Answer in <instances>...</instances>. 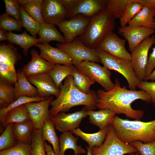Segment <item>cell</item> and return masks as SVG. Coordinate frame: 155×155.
I'll list each match as a JSON object with an SVG mask.
<instances>
[{"label":"cell","instance_id":"cell-50","mask_svg":"<svg viewBox=\"0 0 155 155\" xmlns=\"http://www.w3.org/2000/svg\"><path fill=\"white\" fill-rule=\"evenodd\" d=\"M44 146L46 155H56L51 146L45 142Z\"/></svg>","mask_w":155,"mask_h":155},{"label":"cell","instance_id":"cell-36","mask_svg":"<svg viewBox=\"0 0 155 155\" xmlns=\"http://www.w3.org/2000/svg\"><path fill=\"white\" fill-rule=\"evenodd\" d=\"M132 0H108L105 9L115 19H120L123 14L127 5Z\"/></svg>","mask_w":155,"mask_h":155},{"label":"cell","instance_id":"cell-26","mask_svg":"<svg viewBox=\"0 0 155 155\" xmlns=\"http://www.w3.org/2000/svg\"><path fill=\"white\" fill-rule=\"evenodd\" d=\"M71 131L62 133L59 139L60 153L59 155H64L65 151L71 149L76 154H85L86 150L77 144L78 138H75Z\"/></svg>","mask_w":155,"mask_h":155},{"label":"cell","instance_id":"cell-54","mask_svg":"<svg viewBox=\"0 0 155 155\" xmlns=\"http://www.w3.org/2000/svg\"><path fill=\"white\" fill-rule=\"evenodd\" d=\"M129 155H140L139 153L137 152L135 153H132L129 154Z\"/></svg>","mask_w":155,"mask_h":155},{"label":"cell","instance_id":"cell-35","mask_svg":"<svg viewBox=\"0 0 155 155\" xmlns=\"http://www.w3.org/2000/svg\"><path fill=\"white\" fill-rule=\"evenodd\" d=\"M15 100L14 87L0 80V108L6 107Z\"/></svg>","mask_w":155,"mask_h":155},{"label":"cell","instance_id":"cell-25","mask_svg":"<svg viewBox=\"0 0 155 155\" xmlns=\"http://www.w3.org/2000/svg\"><path fill=\"white\" fill-rule=\"evenodd\" d=\"M107 127L100 129L97 132L92 133H85L79 128L73 130L71 132L80 137L88 143L89 147L92 148L99 147L102 144L106 136Z\"/></svg>","mask_w":155,"mask_h":155},{"label":"cell","instance_id":"cell-28","mask_svg":"<svg viewBox=\"0 0 155 155\" xmlns=\"http://www.w3.org/2000/svg\"><path fill=\"white\" fill-rule=\"evenodd\" d=\"M30 120L25 104L9 111L0 122L4 127H5L10 124L19 123Z\"/></svg>","mask_w":155,"mask_h":155},{"label":"cell","instance_id":"cell-6","mask_svg":"<svg viewBox=\"0 0 155 155\" xmlns=\"http://www.w3.org/2000/svg\"><path fill=\"white\" fill-rule=\"evenodd\" d=\"M91 148L93 155H124L137 152L133 146L119 138L111 125L108 127L106 136L102 144Z\"/></svg>","mask_w":155,"mask_h":155},{"label":"cell","instance_id":"cell-15","mask_svg":"<svg viewBox=\"0 0 155 155\" xmlns=\"http://www.w3.org/2000/svg\"><path fill=\"white\" fill-rule=\"evenodd\" d=\"M155 32L154 29L129 25L118 29V33L127 41L129 50L131 52Z\"/></svg>","mask_w":155,"mask_h":155},{"label":"cell","instance_id":"cell-12","mask_svg":"<svg viewBox=\"0 0 155 155\" xmlns=\"http://www.w3.org/2000/svg\"><path fill=\"white\" fill-rule=\"evenodd\" d=\"M53 98L52 96L43 100L25 104L35 129H41L45 122L50 119L49 107Z\"/></svg>","mask_w":155,"mask_h":155},{"label":"cell","instance_id":"cell-47","mask_svg":"<svg viewBox=\"0 0 155 155\" xmlns=\"http://www.w3.org/2000/svg\"><path fill=\"white\" fill-rule=\"evenodd\" d=\"M154 44V47L150 55L146 65V71L148 74H150L155 68V39Z\"/></svg>","mask_w":155,"mask_h":155},{"label":"cell","instance_id":"cell-21","mask_svg":"<svg viewBox=\"0 0 155 155\" xmlns=\"http://www.w3.org/2000/svg\"><path fill=\"white\" fill-rule=\"evenodd\" d=\"M88 115L89 116L90 123L99 127L100 129L107 127L116 114L113 111L108 109H101L95 111L88 110Z\"/></svg>","mask_w":155,"mask_h":155},{"label":"cell","instance_id":"cell-29","mask_svg":"<svg viewBox=\"0 0 155 155\" xmlns=\"http://www.w3.org/2000/svg\"><path fill=\"white\" fill-rule=\"evenodd\" d=\"M21 59V55L12 43L0 45V64L8 65L15 68V65Z\"/></svg>","mask_w":155,"mask_h":155},{"label":"cell","instance_id":"cell-43","mask_svg":"<svg viewBox=\"0 0 155 155\" xmlns=\"http://www.w3.org/2000/svg\"><path fill=\"white\" fill-rule=\"evenodd\" d=\"M0 155H32L30 144L18 142L14 146L0 151Z\"/></svg>","mask_w":155,"mask_h":155},{"label":"cell","instance_id":"cell-7","mask_svg":"<svg viewBox=\"0 0 155 155\" xmlns=\"http://www.w3.org/2000/svg\"><path fill=\"white\" fill-rule=\"evenodd\" d=\"M56 46L57 48L69 55L73 65L85 61L100 62L96 49L87 47L80 40H74L68 43H58Z\"/></svg>","mask_w":155,"mask_h":155},{"label":"cell","instance_id":"cell-31","mask_svg":"<svg viewBox=\"0 0 155 155\" xmlns=\"http://www.w3.org/2000/svg\"><path fill=\"white\" fill-rule=\"evenodd\" d=\"M74 67L73 65L55 64L47 72L51 76L56 86L59 88L63 81L72 74Z\"/></svg>","mask_w":155,"mask_h":155},{"label":"cell","instance_id":"cell-8","mask_svg":"<svg viewBox=\"0 0 155 155\" xmlns=\"http://www.w3.org/2000/svg\"><path fill=\"white\" fill-rule=\"evenodd\" d=\"M78 70L100 85L105 91H108L115 86L111 79L110 71L96 63L88 61H82L74 65Z\"/></svg>","mask_w":155,"mask_h":155},{"label":"cell","instance_id":"cell-30","mask_svg":"<svg viewBox=\"0 0 155 155\" xmlns=\"http://www.w3.org/2000/svg\"><path fill=\"white\" fill-rule=\"evenodd\" d=\"M54 123L51 119L46 121L41 130L42 138L44 141L47 140L52 146L56 155H59L60 147L59 139L55 131Z\"/></svg>","mask_w":155,"mask_h":155},{"label":"cell","instance_id":"cell-37","mask_svg":"<svg viewBox=\"0 0 155 155\" xmlns=\"http://www.w3.org/2000/svg\"><path fill=\"white\" fill-rule=\"evenodd\" d=\"M41 129H34L30 143L32 155H46Z\"/></svg>","mask_w":155,"mask_h":155},{"label":"cell","instance_id":"cell-24","mask_svg":"<svg viewBox=\"0 0 155 155\" xmlns=\"http://www.w3.org/2000/svg\"><path fill=\"white\" fill-rule=\"evenodd\" d=\"M43 44H49L51 41H55L61 43H66L63 36L58 31L54 25L44 23L41 24L38 33Z\"/></svg>","mask_w":155,"mask_h":155},{"label":"cell","instance_id":"cell-32","mask_svg":"<svg viewBox=\"0 0 155 155\" xmlns=\"http://www.w3.org/2000/svg\"><path fill=\"white\" fill-rule=\"evenodd\" d=\"M71 75L75 86L79 89L86 94L91 92L92 90H90V88L95 83L94 80L75 66Z\"/></svg>","mask_w":155,"mask_h":155},{"label":"cell","instance_id":"cell-48","mask_svg":"<svg viewBox=\"0 0 155 155\" xmlns=\"http://www.w3.org/2000/svg\"><path fill=\"white\" fill-rule=\"evenodd\" d=\"M80 1V0H60L66 10L67 14L75 8Z\"/></svg>","mask_w":155,"mask_h":155},{"label":"cell","instance_id":"cell-11","mask_svg":"<svg viewBox=\"0 0 155 155\" xmlns=\"http://www.w3.org/2000/svg\"><path fill=\"white\" fill-rule=\"evenodd\" d=\"M88 110L85 106L81 110L72 113H59L50 119L57 130L62 133L71 131L78 128L83 119L88 116Z\"/></svg>","mask_w":155,"mask_h":155},{"label":"cell","instance_id":"cell-16","mask_svg":"<svg viewBox=\"0 0 155 155\" xmlns=\"http://www.w3.org/2000/svg\"><path fill=\"white\" fill-rule=\"evenodd\" d=\"M27 78L29 82L36 87L39 96L47 98L54 96L57 98L59 95L60 89L56 86L47 73Z\"/></svg>","mask_w":155,"mask_h":155},{"label":"cell","instance_id":"cell-41","mask_svg":"<svg viewBox=\"0 0 155 155\" xmlns=\"http://www.w3.org/2000/svg\"><path fill=\"white\" fill-rule=\"evenodd\" d=\"M22 27L21 21L11 17L5 13L0 16V28L9 32L15 30L20 32Z\"/></svg>","mask_w":155,"mask_h":155},{"label":"cell","instance_id":"cell-27","mask_svg":"<svg viewBox=\"0 0 155 155\" xmlns=\"http://www.w3.org/2000/svg\"><path fill=\"white\" fill-rule=\"evenodd\" d=\"M13 131L18 142L30 144L34 127L31 120L13 124Z\"/></svg>","mask_w":155,"mask_h":155},{"label":"cell","instance_id":"cell-1","mask_svg":"<svg viewBox=\"0 0 155 155\" xmlns=\"http://www.w3.org/2000/svg\"><path fill=\"white\" fill-rule=\"evenodd\" d=\"M97 107L100 109H108L116 114H122L127 117L140 120L144 114L143 111L133 109L131 104L137 100L147 103L151 101L150 96L144 91L128 90L121 87L117 79L115 81L114 88L108 91L102 89L97 91Z\"/></svg>","mask_w":155,"mask_h":155},{"label":"cell","instance_id":"cell-9","mask_svg":"<svg viewBox=\"0 0 155 155\" xmlns=\"http://www.w3.org/2000/svg\"><path fill=\"white\" fill-rule=\"evenodd\" d=\"M155 39L154 35L148 37L131 52L132 67L137 77L140 81H144L146 77L148 52L154 43Z\"/></svg>","mask_w":155,"mask_h":155},{"label":"cell","instance_id":"cell-55","mask_svg":"<svg viewBox=\"0 0 155 155\" xmlns=\"http://www.w3.org/2000/svg\"><path fill=\"white\" fill-rule=\"evenodd\" d=\"M154 30L155 32V17L154 18Z\"/></svg>","mask_w":155,"mask_h":155},{"label":"cell","instance_id":"cell-4","mask_svg":"<svg viewBox=\"0 0 155 155\" xmlns=\"http://www.w3.org/2000/svg\"><path fill=\"white\" fill-rule=\"evenodd\" d=\"M115 19L105 9L91 18L86 31L79 40L87 47L96 49L106 36L115 29Z\"/></svg>","mask_w":155,"mask_h":155},{"label":"cell","instance_id":"cell-38","mask_svg":"<svg viewBox=\"0 0 155 155\" xmlns=\"http://www.w3.org/2000/svg\"><path fill=\"white\" fill-rule=\"evenodd\" d=\"M47 98L40 96L31 97L24 96H21L6 107L0 109V121H1L7 113L11 110L26 104L44 100Z\"/></svg>","mask_w":155,"mask_h":155},{"label":"cell","instance_id":"cell-52","mask_svg":"<svg viewBox=\"0 0 155 155\" xmlns=\"http://www.w3.org/2000/svg\"><path fill=\"white\" fill-rule=\"evenodd\" d=\"M150 80L152 81H155V68L152 72L148 76L146 77L144 81Z\"/></svg>","mask_w":155,"mask_h":155},{"label":"cell","instance_id":"cell-18","mask_svg":"<svg viewBox=\"0 0 155 155\" xmlns=\"http://www.w3.org/2000/svg\"><path fill=\"white\" fill-rule=\"evenodd\" d=\"M30 53L31 60L24 66L22 70L26 77L47 73L55 65L41 57L34 49H32Z\"/></svg>","mask_w":155,"mask_h":155},{"label":"cell","instance_id":"cell-17","mask_svg":"<svg viewBox=\"0 0 155 155\" xmlns=\"http://www.w3.org/2000/svg\"><path fill=\"white\" fill-rule=\"evenodd\" d=\"M108 1L106 0H80L75 8L67 14V18L69 19L78 15L91 18L105 9Z\"/></svg>","mask_w":155,"mask_h":155},{"label":"cell","instance_id":"cell-53","mask_svg":"<svg viewBox=\"0 0 155 155\" xmlns=\"http://www.w3.org/2000/svg\"><path fill=\"white\" fill-rule=\"evenodd\" d=\"M87 150V155H93L91 150V148L88 146H87L86 148Z\"/></svg>","mask_w":155,"mask_h":155},{"label":"cell","instance_id":"cell-22","mask_svg":"<svg viewBox=\"0 0 155 155\" xmlns=\"http://www.w3.org/2000/svg\"><path fill=\"white\" fill-rule=\"evenodd\" d=\"M6 35L10 43L16 44L23 48L24 55L25 56L27 55L28 50L31 47L42 42L40 39L30 36L26 31L20 34L11 32H6Z\"/></svg>","mask_w":155,"mask_h":155},{"label":"cell","instance_id":"cell-45","mask_svg":"<svg viewBox=\"0 0 155 155\" xmlns=\"http://www.w3.org/2000/svg\"><path fill=\"white\" fill-rule=\"evenodd\" d=\"M5 13L8 15L21 21L20 4L18 0H4Z\"/></svg>","mask_w":155,"mask_h":155},{"label":"cell","instance_id":"cell-3","mask_svg":"<svg viewBox=\"0 0 155 155\" xmlns=\"http://www.w3.org/2000/svg\"><path fill=\"white\" fill-rule=\"evenodd\" d=\"M111 125L119 138L125 143L135 141L148 143L155 140V120L145 122L123 119L115 116Z\"/></svg>","mask_w":155,"mask_h":155},{"label":"cell","instance_id":"cell-51","mask_svg":"<svg viewBox=\"0 0 155 155\" xmlns=\"http://www.w3.org/2000/svg\"><path fill=\"white\" fill-rule=\"evenodd\" d=\"M6 31L3 29H0V41H8L6 35Z\"/></svg>","mask_w":155,"mask_h":155},{"label":"cell","instance_id":"cell-2","mask_svg":"<svg viewBox=\"0 0 155 155\" xmlns=\"http://www.w3.org/2000/svg\"><path fill=\"white\" fill-rule=\"evenodd\" d=\"M60 91L56 98L51 103L50 117L60 112L68 111L72 107L84 105L88 110L97 107L98 98L96 93L92 91L88 94L84 93L75 86L71 75L67 77L60 87Z\"/></svg>","mask_w":155,"mask_h":155},{"label":"cell","instance_id":"cell-39","mask_svg":"<svg viewBox=\"0 0 155 155\" xmlns=\"http://www.w3.org/2000/svg\"><path fill=\"white\" fill-rule=\"evenodd\" d=\"M12 126L13 124L7 125L0 135V151L11 148L18 142L13 134Z\"/></svg>","mask_w":155,"mask_h":155},{"label":"cell","instance_id":"cell-46","mask_svg":"<svg viewBox=\"0 0 155 155\" xmlns=\"http://www.w3.org/2000/svg\"><path fill=\"white\" fill-rule=\"evenodd\" d=\"M138 87L145 91L150 96L151 102L155 106V82L140 81Z\"/></svg>","mask_w":155,"mask_h":155},{"label":"cell","instance_id":"cell-42","mask_svg":"<svg viewBox=\"0 0 155 155\" xmlns=\"http://www.w3.org/2000/svg\"><path fill=\"white\" fill-rule=\"evenodd\" d=\"M17 79V72L15 68L8 65L0 64V80L11 85H15Z\"/></svg>","mask_w":155,"mask_h":155},{"label":"cell","instance_id":"cell-20","mask_svg":"<svg viewBox=\"0 0 155 155\" xmlns=\"http://www.w3.org/2000/svg\"><path fill=\"white\" fill-rule=\"evenodd\" d=\"M17 82L14 85L15 99L24 96L34 97L39 96L37 89L28 80L22 70L17 72Z\"/></svg>","mask_w":155,"mask_h":155},{"label":"cell","instance_id":"cell-13","mask_svg":"<svg viewBox=\"0 0 155 155\" xmlns=\"http://www.w3.org/2000/svg\"><path fill=\"white\" fill-rule=\"evenodd\" d=\"M126 41L112 31L106 36L98 47L114 56L131 60V54L125 47Z\"/></svg>","mask_w":155,"mask_h":155},{"label":"cell","instance_id":"cell-44","mask_svg":"<svg viewBox=\"0 0 155 155\" xmlns=\"http://www.w3.org/2000/svg\"><path fill=\"white\" fill-rule=\"evenodd\" d=\"M129 144L137 150L140 155H155V140L148 143L135 141Z\"/></svg>","mask_w":155,"mask_h":155},{"label":"cell","instance_id":"cell-5","mask_svg":"<svg viewBox=\"0 0 155 155\" xmlns=\"http://www.w3.org/2000/svg\"><path fill=\"white\" fill-rule=\"evenodd\" d=\"M96 50L103 66L121 74L127 80L129 89L136 90L140 81L135 74L131 60L114 56L98 47Z\"/></svg>","mask_w":155,"mask_h":155},{"label":"cell","instance_id":"cell-10","mask_svg":"<svg viewBox=\"0 0 155 155\" xmlns=\"http://www.w3.org/2000/svg\"><path fill=\"white\" fill-rule=\"evenodd\" d=\"M90 19L78 15L58 24L57 26L63 33L66 43L72 42L78 36L83 34L87 28Z\"/></svg>","mask_w":155,"mask_h":155},{"label":"cell","instance_id":"cell-40","mask_svg":"<svg viewBox=\"0 0 155 155\" xmlns=\"http://www.w3.org/2000/svg\"><path fill=\"white\" fill-rule=\"evenodd\" d=\"M43 0H30V2L22 5L26 11L40 24L45 23L42 15V5Z\"/></svg>","mask_w":155,"mask_h":155},{"label":"cell","instance_id":"cell-49","mask_svg":"<svg viewBox=\"0 0 155 155\" xmlns=\"http://www.w3.org/2000/svg\"><path fill=\"white\" fill-rule=\"evenodd\" d=\"M143 6L146 5L151 9L155 13V0H140Z\"/></svg>","mask_w":155,"mask_h":155},{"label":"cell","instance_id":"cell-33","mask_svg":"<svg viewBox=\"0 0 155 155\" xmlns=\"http://www.w3.org/2000/svg\"><path fill=\"white\" fill-rule=\"evenodd\" d=\"M140 0H132L126 6L125 11L120 20V27L127 26L143 7Z\"/></svg>","mask_w":155,"mask_h":155},{"label":"cell","instance_id":"cell-56","mask_svg":"<svg viewBox=\"0 0 155 155\" xmlns=\"http://www.w3.org/2000/svg\"><path fill=\"white\" fill-rule=\"evenodd\" d=\"M73 155H80V154H75Z\"/></svg>","mask_w":155,"mask_h":155},{"label":"cell","instance_id":"cell-19","mask_svg":"<svg viewBox=\"0 0 155 155\" xmlns=\"http://www.w3.org/2000/svg\"><path fill=\"white\" fill-rule=\"evenodd\" d=\"M35 46L40 50V56L47 61L55 64L73 65L69 55L58 48L47 44L38 43Z\"/></svg>","mask_w":155,"mask_h":155},{"label":"cell","instance_id":"cell-34","mask_svg":"<svg viewBox=\"0 0 155 155\" xmlns=\"http://www.w3.org/2000/svg\"><path fill=\"white\" fill-rule=\"evenodd\" d=\"M20 21L22 26L26 29L32 37L36 38V35L40 28V24L33 18L20 5Z\"/></svg>","mask_w":155,"mask_h":155},{"label":"cell","instance_id":"cell-23","mask_svg":"<svg viewBox=\"0 0 155 155\" xmlns=\"http://www.w3.org/2000/svg\"><path fill=\"white\" fill-rule=\"evenodd\" d=\"M155 17V12L148 6L144 5L140 12L129 22L128 25L154 29Z\"/></svg>","mask_w":155,"mask_h":155},{"label":"cell","instance_id":"cell-14","mask_svg":"<svg viewBox=\"0 0 155 155\" xmlns=\"http://www.w3.org/2000/svg\"><path fill=\"white\" fill-rule=\"evenodd\" d=\"M44 22L57 25L67 18V12L60 0H44L41 4Z\"/></svg>","mask_w":155,"mask_h":155}]
</instances>
